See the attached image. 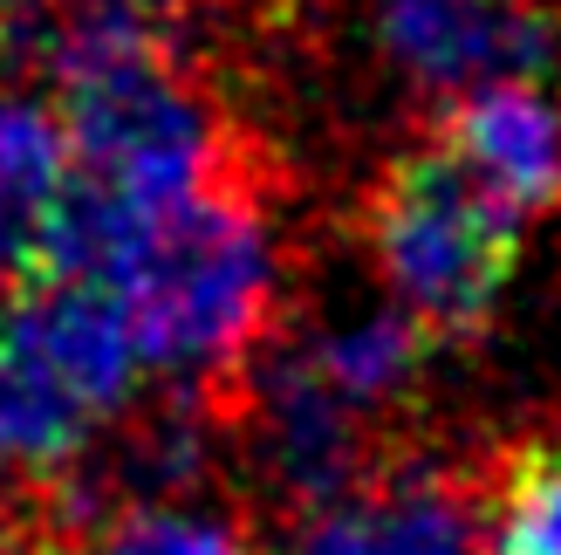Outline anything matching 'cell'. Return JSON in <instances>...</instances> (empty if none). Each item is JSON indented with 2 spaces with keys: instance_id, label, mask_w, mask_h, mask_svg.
Returning <instances> with one entry per match:
<instances>
[{
  "instance_id": "8992f818",
  "label": "cell",
  "mask_w": 561,
  "mask_h": 555,
  "mask_svg": "<svg viewBox=\"0 0 561 555\" xmlns=\"http://www.w3.org/2000/svg\"><path fill=\"white\" fill-rule=\"evenodd\" d=\"M295 555H486L480 508L445 474H370L308 514Z\"/></svg>"
},
{
  "instance_id": "7a4b0ae2",
  "label": "cell",
  "mask_w": 561,
  "mask_h": 555,
  "mask_svg": "<svg viewBox=\"0 0 561 555\" xmlns=\"http://www.w3.org/2000/svg\"><path fill=\"white\" fill-rule=\"evenodd\" d=\"M137 337L90 282H27L0 302V460L21 474H76L90 439L137 384Z\"/></svg>"
},
{
  "instance_id": "6da1fadb",
  "label": "cell",
  "mask_w": 561,
  "mask_h": 555,
  "mask_svg": "<svg viewBox=\"0 0 561 555\" xmlns=\"http://www.w3.org/2000/svg\"><path fill=\"white\" fill-rule=\"evenodd\" d=\"M69 282H90L117 302L145 364L172 377H206L227 371L267 322L274 254L261 213L240 200L233 179H219L179 213L96 240Z\"/></svg>"
},
{
  "instance_id": "30bf717a",
  "label": "cell",
  "mask_w": 561,
  "mask_h": 555,
  "mask_svg": "<svg viewBox=\"0 0 561 555\" xmlns=\"http://www.w3.org/2000/svg\"><path fill=\"white\" fill-rule=\"evenodd\" d=\"M425 337H432V329H417L404 309H383V316H363V322H350V329H329V337L308 350V356H316L322 377L363 411V405L398 398L404 384L417 377Z\"/></svg>"
},
{
  "instance_id": "3957f363",
  "label": "cell",
  "mask_w": 561,
  "mask_h": 555,
  "mask_svg": "<svg viewBox=\"0 0 561 555\" xmlns=\"http://www.w3.org/2000/svg\"><path fill=\"white\" fill-rule=\"evenodd\" d=\"M370 247L390 295L432 337H466L493 316L500 288L514 282L520 213L500 206L466 165L432 145L390 165L370 206Z\"/></svg>"
},
{
  "instance_id": "5bb4252c",
  "label": "cell",
  "mask_w": 561,
  "mask_h": 555,
  "mask_svg": "<svg viewBox=\"0 0 561 555\" xmlns=\"http://www.w3.org/2000/svg\"><path fill=\"white\" fill-rule=\"evenodd\" d=\"M27 555H82V548H76V542H62V535H42V542L27 548Z\"/></svg>"
},
{
  "instance_id": "ba28073f",
  "label": "cell",
  "mask_w": 561,
  "mask_h": 555,
  "mask_svg": "<svg viewBox=\"0 0 561 555\" xmlns=\"http://www.w3.org/2000/svg\"><path fill=\"white\" fill-rule=\"evenodd\" d=\"M164 27L172 0H0V55L48 69L62 90L110 63L164 55Z\"/></svg>"
},
{
  "instance_id": "9c48e42d",
  "label": "cell",
  "mask_w": 561,
  "mask_h": 555,
  "mask_svg": "<svg viewBox=\"0 0 561 555\" xmlns=\"http://www.w3.org/2000/svg\"><path fill=\"white\" fill-rule=\"evenodd\" d=\"M69 200V137L42 103H0V274L35 282Z\"/></svg>"
},
{
  "instance_id": "8fae6325",
  "label": "cell",
  "mask_w": 561,
  "mask_h": 555,
  "mask_svg": "<svg viewBox=\"0 0 561 555\" xmlns=\"http://www.w3.org/2000/svg\"><path fill=\"white\" fill-rule=\"evenodd\" d=\"M480 535L486 555H561V446H527L500 466Z\"/></svg>"
},
{
  "instance_id": "277c9868",
  "label": "cell",
  "mask_w": 561,
  "mask_h": 555,
  "mask_svg": "<svg viewBox=\"0 0 561 555\" xmlns=\"http://www.w3.org/2000/svg\"><path fill=\"white\" fill-rule=\"evenodd\" d=\"M383 48L425 90H493L554 63V27L535 0H377Z\"/></svg>"
},
{
  "instance_id": "52a82bcc",
  "label": "cell",
  "mask_w": 561,
  "mask_h": 555,
  "mask_svg": "<svg viewBox=\"0 0 561 555\" xmlns=\"http://www.w3.org/2000/svg\"><path fill=\"white\" fill-rule=\"evenodd\" d=\"M445 151L514 213H541L561 200V110L527 82L472 90L445 117Z\"/></svg>"
},
{
  "instance_id": "5b68a950",
  "label": "cell",
  "mask_w": 561,
  "mask_h": 555,
  "mask_svg": "<svg viewBox=\"0 0 561 555\" xmlns=\"http://www.w3.org/2000/svg\"><path fill=\"white\" fill-rule=\"evenodd\" d=\"M254 426H261V453L267 474L295 494V501L316 514L329 501H343L350 487H363V426L356 405L322 377L316 356H280L261 377L254 398Z\"/></svg>"
},
{
  "instance_id": "4fadbf2b",
  "label": "cell",
  "mask_w": 561,
  "mask_h": 555,
  "mask_svg": "<svg viewBox=\"0 0 561 555\" xmlns=\"http://www.w3.org/2000/svg\"><path fill=\"white\" fill-rule=\"evenodd\" d=\"M0 555H21V529H14V514H8V494H0Z\"/></svg>"
},
{
  "instance_id": "7c38bea8",
  "label": "cell",
  "mask_w": 561,
  "mask_h": 555,
  "mask_svg": "<svg viewBox=\"0 0 561 555\" xmlns=\"http://www.w3.org/2000/svg\"><path fill=\"white\" fill-rule=\"evenodd\" d=\"M103 555H247V542L185 508H130L103 535Z\"/></svg>"
}]
</instances>
